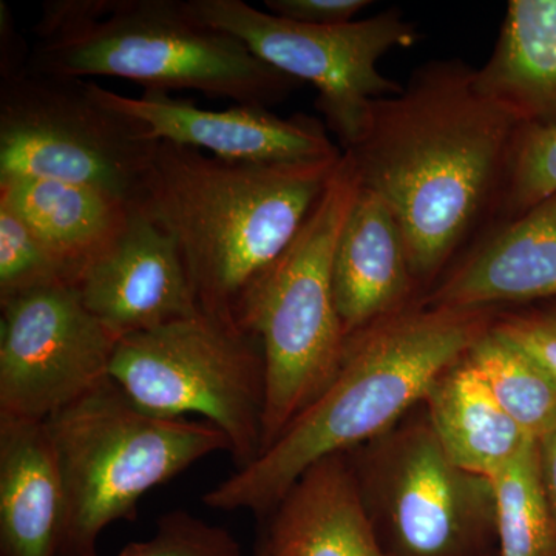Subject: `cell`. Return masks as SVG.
<instances>
[{
	"label": "cell",
	"mask_w": 556,
	"mask_h": 556,
	"mask_svg": "<svg viewBox=\"0 0 556 556\" xmlns=\"http://www.w3.org/2000/svg\"><path fill=\"white\" fill-rule=\"evenodd\" d=\"M521 126L482 93L477 68L463 60L427 62L401 93L372 104L345 155L358 186L396 217L419 291L441 280L479 219L497 207Z\"/></svg>",
	"instance_id": "cell-1"
},
{
	"label": "cell",
	"mask_w": 556,
	"mask_h": 556,
	"mask_svg": "<svg viewBox=\"0 0 556 556\" xmlns=\"http://www.w3.org/2000/svg\"><path fill=\"white\" fill-rule=\"evenodd\" d=\"M500 309L417 302L348 336L324 393L251 466L208 490L204 504L268 517L311 466L382 437L422 404L434 380L490 331Z\"/></svg>",
	"instance_id": "cell-2"
},
{
	"label": "cell",
	"mask_w": 556,
	"mask_h": 556,
	"mask_svg": "<svg viewBox=\"0 0 556 556\" xmlns=\"http://www.w3.org/2000/svg\"><path fill=\"white\" fill-rule=\"evenodd\" d=\"M340 159L232 163L160 141L131 206L177 244L201 313L237 321L244 295L302 228Z\"/></svg>",
	"instance_id": "cell-3"
},
{
	"label": "cell",
	"mask_w": 556,
	"mask_h": 556,
	"mask_svg": "<svg viewBox=\"0 0 556 556\" xmlns=\"http://www.w3.org/2000/svg\"><path fill=\"white\" fill-rule=\"evenodd\" d=\"M28 68L61 78L109 76L144 91L193 90L269 109L300 83L241 40L203 24L185 0H51Z\"/></svg>",
	"instance_id": "cell-4"
},
{
	"label": "cell",
	"mask_w": 556,
	"mask_h": 556,
	"mask_svg": "<svg viewBox=\"0 0 556 556\" xmlns=\"http://www.w3.org/2000/svg\"><path fill=\"white\" fill-rule=\"evenodd\" d=\"M64 484L56 556H100L113 522L134 521L150 490L215 453L228 438L206 420L152 415L112 379L46 420Z\"/></svg>",
	"instance_id": "cell-5"
},
{
	"label": "cell",
	"mask_w": 556,
	"mask_h": 556,
	"mask_svg": "<svg viewBox=\"0 0 556 556\" xmlns=\"http://www.w3.org/2000/svg\"><path fill=\"white\" fill-rule=\"evenodd\" d=\"M358 190L345 153L308 218L280 257L252 285L237 324L262 343L266 365L263 450L338 375L348 336L336 305V248Z\"/></svg>",
	"instance_id": "cell-6"
},
{
	"label": "cell",
	"mask_w": 556,
	"mask_h": 556,
	"mask_svg": "<svg viewBox=\"0 0 556 556\" xmlns=\"http://www.w3.org/2000/svg\"><path fill=\"white\" fill-rule=\"evenodd\" d=\"M110 379L152 415L203 416L228 438L237 470L263 450L266 365L237 321L200 313L119 340Z\"/></svg>",
	"instance_id": "cell-7"
},
{
	"label": "cell",
	"mask_w": 556,
	"mask_h": 556,
	"mask_svg": "<svg viewBox=\"0 0 556 556\" xmlns=\"http://www.w3.org/2000/svg\"><path fill=\"white\" fill-rule=\"evenodd\" d=\"M160 141L131 116L101 104L90 80L27 67L0 83V178L94 186L130 204Z\"/></svg>",
	"instance_id": "cell-8"
},
{
	"label": "cell",
	"mask_w": 556,
	"mask_h": 556,
	"mask_svg": "<svg viewBox=\"0 0 556 556\" xmlns=\"http://www.w3.org/2000/svg\"><path fill=\"white\" fill-rule=\"evenodd\" d=\"M346 455L388 556H482L495 538L492 479L457 467L427 416Z\"/></svg>",
	"instance_id": "cell-9"
},
{
	"label": "cell",
	"mask_w": 556,
	"mask_h": 556,
	"mask_svg": "<svg viewBox=\"0 0 556 556\" xmlns=\"http://www.w3.org/2000/svg\"><path fill=\"white\" fill-rule=\"evenodd\" d=\"M195 20L241 40L255 56L298 83L313 84L316 108L343 153L367 129L375 101L401 93L379 61L417 42V30L397 9L342 25L298 24L244 0H185Z\"/></svg>",
	"instance_id": "cell-10"
},
{
	"label": "cell",
	"mask_w": 556,
	"mask_h": 556,
	"mask_svg": "<svg viewBox=\"0 0 556 556\" xmlns=\"http://www.w3.org/2000/svg\"><path fill=\"white\" fill-rule=\"evenodd\" d=\"M119 339L73 285L0 302V420L46 422L110 379Z\"/></svg>",
	"instance_id": "cell-11"
},
{
	"label": "cell",
	"mask_w": 556,
	"mask_h": 556,
	"mask_svg": "<svg viewBox=\"0 0 556 556\" xmlns=\"http://www.w3.org/2000/svg\"><path fill=\"white\" fill-rule=\"evenodd\" d=\"M90 91L101 104L144 124L156 141L199 149L232 163H308L340 159L343 153L324 119L302 113L283 118L260 105L237 104L215 112L163 91L124 97L93 80Z\"/></svg>",
	"instance_id": "cell-12"
},
{
	"label": "cell",
	"mask_w": 556,
	"mask_h": 556,
	"mask_svg": "<svg viewBox=\"0 0 556 556\" xmlns=\"http://www.w3.org/2000/svg\"><path fill=\"white\" fill-rule=\"evenodd\" d=\"M75 287L86 308L119 340L201 313L177 244L137 208Z\"/></svg>",
	"instance_id": "cell-13"
},
{
	"label": "cell",
	"mask_w": 556,
	"mask_h": 556,
	"mask_svg": "<svg viewBox=\"0 0 556 556\" xmlns=\"http://www.w3.org/2000/svg\"><path fill=\"white\" fill-rule=\"evenodd\" d=\"M556 300V193L508 219L419 300L439 308L479 309Z\"/></svg>",
	"instance_id": "cell-14"
},
{
	"label": "cell",
	"mask_w": 556,
	"mask_h": 556,
	"mask_svg": "<svg viewBox=\"0 0 556 556\" xmlns=\"http://www.w3.org/2000/svg\"><path fill=\"white\" fill-rule=\"evenodd\" d=\"M332 280L346 336L420 300L396 217L378 193L362 186L340 232Z\"/></svg>",
	"instance_id": "cell-15"
},
{
	"label": "cell",
	"mask_w": 556,
	"mask_h": 556,
	"mask_svg": "<svg viewBox=\"0 0 556 556\" xmlns=\"http://www.w3.org/2000/svg\"><path fill=\"white\" fill-rule=\"evenodd\" d=\"M263 519L269 556H388L346 453L311 466Z\"/></svg>",
	"instance_id": "cell-16"
},
{
	"label": "cell",
	"mask_w": 556,
	"mask_h": 556,
	"mask_svg": "<svg viewBox=\"0 0 556 556\" xmlns=\"http://www.w3.org/2000/svg\"><path fill=\"white\" fill-rule=\"evenodd\" d=\"M0 201L27 223L73 287L118 240L134 212L129 201L108 190L33 177L0 178Z\"/></svg>",
	"instance_id": "cell-17"
},
{
	"label": "cell",
	"mask_w": 556,
	"mask_h": 556,
	"mask_svg": "<svg viewBox=\"0 0 556 556\" xmlns=\"http://www.w3.org/2000/svg\"><path fill=\"white\" fill-rule=\"evenodd\" d=\"M64 484L47 422L0 420V556H56Z\"/></svg>",
	"instance_id": "cell-18"
},
{
	"label": "cell",
	"mask_w": 556,
	"mask_h": 556,
	"mask_svg": "<svg viewBox=\"0 0 556 556\" xmlns=\"http://www.w3.org/2000/svg\"><path fill=\"white\" fill-rule=\"evenodd\" d=\"M422 404L439 444L468 473L495 479L536 442L497 402L467 354L434 380Z\"/></svg>",
	"instance_id": "cell-19"
},
{
	"label": "cell",
	"mask_w": 556,
	"mask_h": 556,
	"mask_svg": "<svg viewBox=\"0 0 556 556\" xmlns=\"http://www.w3.org/2000/svg\"><path fill=\"white\" fill-rule=\"evenodd\" d=\"M479 89L522 126H556V0H510Z\"/></svg>",
	"instance_id": "cell-20"
},
{
	"label": "cell",
	"mask_w": 556,
	"mask_h": 556,
	"mask_svg": "<svg viewBox=\"0 0 556 556\" xmlns=\"http://www.w3.org/2000/svg\"><path fill=\"white\" fill-rule=\"evenodd\" d=\"M467 357L533 441L556 433V376L543 362L493 328L468 350Z\"/></svg>",
	"instance_id": "cell-21"
},
{
	"label": "cell",
	"mask_w": 556,
	"mask_h": 556,
	"mask_svg": "<svg viewBox=\"0 0 556 556\" xmlns=\"http://www.w3.org/2000/svg\"><path fill=\"white\" fill-rule=\"evenodd\" d=\"M492 481L497 556H556V519L544 486L538 442Z\"/></svg>",
	"instance_id": "cell-22"
},
{
	"label": "cell",
	"mask_w": 556,
	"mask_h": 556,
	"mask_svg": "<svg viewBox=\"0 0 556 556\" xmlns=\"http://www.w3.org/2000/svg\"><path fill=\"white\" fill-rule=\"evenodd\" d=\"M555 193L556 126L519 127L497 207L508 222Z\"/></svg>",
	"instance_id": "cell-23"
},
{
	"label": "cell",
	"mask_w": 556,
	"mask_h": 556,
	"mask_svg": "<svg viewBox=\"0 0 556 556\" xmlns=\"http://www.w3.org/2000/svg\"><path fill=\"white\" fill-rule=\"evenodd\" d=\"M58 285H72L64 268L27 223L0 201V302Z\"/></svg>",
	"instance_id": "cell-24"
},
{
	"label": "cell",
	"mask_w": 556,
	"mask_h": 556,
	"mask_svg": "<svg viewBox=\"0 0 556 556\" xmlns=\"http://www.w3.org/2000/svg\"><path fill=\"white\" fill-rule=\"evenodd\" d=\"M115 556H243L237 538L186 510L163 515L155 533L134 541Z\"/></svg>",
	"instance_id": "cell-25"
},
{
	"label": "cell",
	"mask_w": 556,
	"mask_h": 556,
	"mask_svg": "<svg viewBox=\"0 0 556 556\" xmlns=\"http://www.w3.org/2000/svg\"><path fill=\"white\" fill-rule=\"evenodd\" d=\"M544 306L500 309L493 331L518 343L556 376V300Z\"/></svg>",
	"instance_id": "cell-26"
},
{
	"label": "cell",
	"mask_w": 556,
	"mask_h": 556,
	"mask_svg": "<svg viewBox=\"0 0 556 556\" xmlns=\"http://www.w3.org/2000/svg\"><path fill=\"white\" fill-rule=\"evenodd\" d=\"M369 5L368 0H265L266 11L274 16L318 27L356 21Z\"/></svg>",
	"instance_id": "cell-27"
},
{
	"label": "cell",
	"mask_w": 556,
	"mask_h": 556,
	"mask_svg": "<svg viewBox=\"0 0 556 556\" xmlns=\"http://www.w3.org/2000/svg\"><path fill=\"white\" fill-rule=\"evenodd\" d=\"M538 447H540L544 486H546L548 503L556 519V433L538 442Z\"/></svg>",
	"instance_id": "cell-28"
},
{
	"label": "cell",
	"mask_w": 556,
	"mask_h": 556,
	"mask_svg": "<svg viewBox=\"0 0 556 556\" xmlns=\"http://www.w3.org/2000/svg\"><path fill=\"white\" fill-rule=\"evenodd\" d=\"M255 556H269L266 552H263L262 548H255Z\"/></svg>",
	"instance_id": "cell-29"
}]
</instances>
